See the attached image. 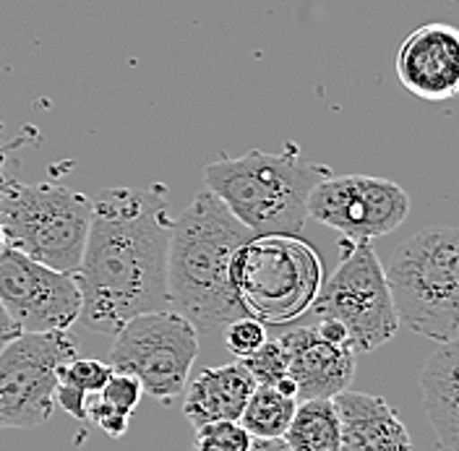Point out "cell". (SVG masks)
Wrapping results in <instances>:
<instances>
[{
    "mask_svg": "<svg viewBox=\"0 0 459 451\" xmlns=\"http://www.w3.org/2000/svg\"><path fill=\"white\" fill-rule=\"evenodd\" d=\"M251 451H290L282 438H254Z\"/></svg>",
    "mask_w": 459,
    "mask_h": 451,
    "instance_id": "26",
    "label": "cell"
},
{
    "mask_svg": "<svg viewBox=\"0 0 459 451\" xmlns=\"http://www.w3.org/2000/svg\"><path fill=\"white\" fill-rule=\"evenodd\" d=\"M240 363L248 368L258 386H274L282 395L298 399V386L287 373V355L280 339H266L254 355L243 358Z\"/></svg>",
    "mask_w": 459,
    "mask_h": 451,
    "instance_id": "21",
    "label": "cell"
},
{
    "mask_svg": "<svg viewBox=\"0 0 459 451\" xmlns=\"http://www.w3.org/2000/svg\"><path fill=\"white\" fill-rule=\"evenodd\" d=\"M254 238L212 191H201L172 220L168 248V303L186 316L199 334H222L246 316L235 300L230 269L235 251Z\"/></svg>",
    "mask_w": 459,
    "mask_h": 451,
    "instance_id": "2",
    "label": "cell"
},
{
    "mask_svg": "<svg viewBox=\"0 0 459 451\" xmlns=\"http://www.w3.org/2000/svg\"><path fill=\"white\" fill-rule=\"evenodd\" d=\"M222 339H225V347L230 350V355L243 360V358L254 355L269 337H266V326L261 321L251 318V316H240V318H235L232 324L225 326Z\"/></svg>",
    "mask_w": 459,
    "mask_h": 451,
    "instance_id": "23",
    "label": "cell"
},
{
    "mask_svg": "<svg viewBox=\"0 0 459 451\" xmlns=\"http://www.w3.org/2000/svg\"><path fill=\"white\" fill-rule=\"evenodd\" d=\"M91 198L53 183L0 180V232L5 248L74 274L84 258Z\"/></svg>",
    "mask_w": 459,
    "mask_h": 451,
    "instance_id": "6",
    "label": "cell"
},
{
    "mask_svg": "<svg viewBox=\"0 0 459 451\" xmlns=\"http://www.w3.org/2000/svg\"><path fill=\"white\" fill-rule=\"evenodd\" d=\"M230 282L246 316L264 326H287L314 308L324 264L300 235H254L235 251Z\"/></svg>",
    "mask_w": 459,
    "mask_h": 451,
    "instance_id": "4",
    "label": "cell"
},
{
    "mask_svg": "<svg viewBox=\"0 0 459 451\" xmlns=\"http://www.w3.org/2000/svg\"><path fill=\"white\" fill-rule=\"evenodd\" d=\"M290 451H340L342 421L334 399H303L282 436Z\"/></svg>",
    "mask_w": 459,
    "mask_h": 451,
    "instance_id": "17",
    "label": "cell"
},
{
    "mask_svg": "<svg viewBox=\"0 0 459 451\" xmlns=\"http://www.w3.org/2000/svg\"><path fill=\"white\" fill-rule=\"evenodd\" d=\"M142 396L143 386L136 376L113 370V376L108 378L102 392L86 399V421L102 428L110 438H120V436H126L131 415L136 412Z\"/></svg>",
    "mask_w": 459,
    "mask_h": 451,
    "instance_id": "18",
    "label": "cell"
},
{
    "mask_svg": "<svg viewBox=\"0 0 459 451\" xmlns=\"http://www.w3.org/2000/svg\"><path fill=\"white\" fill-rule=\"evenodd\" d=\"M316 329L321 332V337L329 339V342H334V344H350V334H347V329H344L340 321H334V318H318ZM350 347H352V344H350Z\"/></svg>",
    "mask_w": 459,
    "mask_h": 451,
    "instance_id": "24",
    "label": "cell"
},
{
    "mask_svg": "<svg viewBox=\"0 0 459 451\" xmlns=\"http://www.w3.org/2000/svg\"><path fill=\"white\" fill-rule=\"evenodd\" d=\"M79 358L71 332L22 334L0 352V428H37L56 410L57 370Z\"/></svg>",
    "mask_w": 459,
    "mask_h": 451,
    "instance_id": "9",
    "label": "cell"
},
{
    "mask_svg": "<svg viewBox=\"0 0 459 451\" xmlns=\"http://www.w3.org/2000/svg\"><path fill=\"white\" fill-rule=\"evenodd\" d=\"M199 355V332L178 310L165 308L131 318L110 350V366L142 381L143 395L170 404L186 392Z\"/></svg>",
    "mask_w": 459,
    "mask_h": 451,
    "instance_id": "8",
    "label": "cell"
},
{
    "mask_svg": "<svg viewBox=\"0 0 459 451\" xmlns=\"http://www.w3.org/2000/svg\"><path fill=\"white\" fill-rule=\"evenodd\" d=\"M420 395L444 449L459 451V339L441 344L420 370Z\"/></svg>",
    "mask_w": 459,
    "mask_h": 451,
    "instance_id": "16",
    "label": "cell"
},
{
    "mask_svg": "<svg viewBox=\"0 0 459 451\" xmlns=\"http://www.w3.org/2000/svg\"><path fill=\"white\" fill-rule=\"evenodd\" d=\"M113 366L91 358H74L57 370L56 404H60L71 418L86 421V399L108 384Z\"/></svg>",
    "mask_w": 459,
    "mask_h": 451,
    "instance_id": "19",
    "label": "cell"
},
{
    "mask_svg": "<svg viewBox=\"0 0 459 451\" xmlns=\"http://www.w3.org/2000/svg\"><path fill=\"white\" fill-rule=\"evenodd\" d=\"M168 191L105 188L91 198L84 258L74 272L82 290L79 321L97 334H117L142 313L170 308Z\"/></svg>",
    "mask_w": 459,
    "mask_h": 451,
    "instance_id": "1",
    "label": "cell"
},
{
    "mask_svg": "<svg viewBox=\"0 0 459 451\" xmlns=\"http://www.w3.org/2000/svg\"><path fill=\"white\" fill-rule=\"evenodd\" d=\"M332 169L306 160L298 143L269 154L251 149L243 157H220L204 168L206 191L254 235H300L308 220V196Z\"/></svg>",
    "mask_w": 459,
    "mask_h": 451,
    "instance_id": "3",
    "label": "cell"
},
{
    "mask_svg": "<svg viewBox=\"0 0 459 451\" xmlns=\"http://www.w3.org/2000/svg\"><path fill=\"white\" fill-rule=\"evenodd\" d=\"M256 386V378L240 360L204 368L186 386L183 415L194 428L220 421H240Z\"/></svg>",
    "mask_w": 459,
    "mask_h": 451,
    "instance_id": "14",
    "label": "cell"
},
{
    "mask_svg": "<svg viewBox=\"0 0 459 451\" xmlns=\"http://www.w3.org/2000/svg\"><path fill=\"white\" fill-rule=\"evenodd\" d=\"M394 71L418 100L449 102L459 94V27L429 22L402 39Z\"/></svg>",
    "mask_w": 459,
    "mask_h": 451,
    "instance_id": "12",
    "label": "cell"
},
{
    "mask_svg": "<svg viewBox=\"0 0 459 451\" xmlns=\"http://www.w3.org/2000/svg\"><path fill=\"white\" fill-rule=\"evenodd\" d=\"M410 196L400 183L373 175H329L308 196V217L344 240H376L407 220Z\"/></svg>",
    "mask_w": 459,
    "mask_h": 451,
    "instance_id": "10",
    "label": "cell"
},
{
    "mask_svg": "<svg viewBox=\"0 0 459 451\" xmlns=\"http://www.w3.org/2000/svg\"><path fill=\"white\" fill-rule=\"evenodd\" d=\"M311 310L318 318L340 321L355 352H371L394 339L400 316L386 269L371 240H342L340 266L329 280H324Z\"/></svg>",
    "mask_w": 459,
    "mask_h": 451,
    "instance_id": "7",
    "label": "cell"
},
{
    "mask_svg": "<svg viewBox=\"0 0 459 451\" xmlns=\"http://www.w3.org/2000/svg\"><path fill=\"white\" fill-rule=\"evenodd\" d=\"M384 269L400 324L441 344L459 339V227L410 235Z\"/></svg>",
    "mask_w": 459,
    "mask_h": 451,
    "instance_id": "5",
    "label": "cell"
},
{
    "mask_svg": "<svg viewBox=\"0 0 459 451\" xmlns=\"http://www.w3.org/2000/svg\"><path fill=\"white\" fill-rule=\"evenodd\" d=\"M287 373L298 386V399H334L355 378V350L321 337L316 326H298L282 337Z\"/></svg>",
    "mask_w": 459,
    "mask_h": 451,
    "instance_id": "13",
    "label": "cell"
},
{
    "mask_svg": "<svg viewBox=\"0 0 459 451\" xmlns=\"http://www.w3.org/2000/svg\"><path fill=\"white\" fill-rule=\"evenodd\" d=\"M3 165H5V146L0 143V180L5 178V175H3Z\"/></svg>",
    "mask_w": 459,
    "mask_h": 451,
    "instance_id": "27",
    "label": "cell"
},
{
    "mask_svg": "<svg viewBox=\"0 0 459 451\" xmlns=\"http://www.w3.org/2000/svg\"><path fill=\"white\" fill-rule=\"evenodd\" d=\"M22 334H24V332L19 329V324L11 318V313H8V310H5V306L0 303V352H3V350H5V347L13 342V339L22 337Z\"/></svg>",
    "mask_w": 459,
    "mask_h": 451,
    "instance_id": "25",
    "label": "cell"
},
{
    "mask_svg": "<svg viewBox=\"0 0 459 451\" xmlns=\"http://www.w3.org/2000/svg\"><path fill=\"white\" fill-rule=\"evenodd\" d=\"M334 402L342 421L340 451H412V438L386 399L347 389Z\"/></svg>",
    "mask_w": 459,
    "mask_h": 451,
    "instance_id": "15",
    "label": "cell"
},
{
    "mask_svg": "<svg viewBox=\"0 0 459 451\" xmlns=\"http://www.w3.org/2000/svg\"><path fill=\"white\" fill-rule=\"evenodd\" d=\"M0 303L24 334L71 332L82 316V290L74 274L50 269L13 248H3Z\"/></svg>",
    "mask_w": 459,
    "mask_h": 451,
    "instance_id": "11",
    "label": "cell"
},
{
    "mask_svg": "<svg viewBox=\"0 0 459 451\" xmlns=\"http://www.w3.org/2000/svg\"><path fill=\"white\" fill-rule=\"evenodd\" d=\"M5 248V240H3V232H0V251Z\"/></svg>",
    "mask_w": 459,
    "mask_h": 451,
    "instance_id": "28",
    "label": "cell"
},
{
    "mask_svg": "<svg viewBox=\"0 0 459 451\" xmlns=\"http://www.w3.org/2000/svg\"><path fill=\"white\" fill-rule=\"evenodd\" d=\"M254 436L240 421H220L196 428V451H251Z\"/></svg>",
    "mask_w": 459,
    "mask_h": 451,
    "instance_id": "22",
    "label": "cell"
},
{
    "mask_svg": "<svg viewBox=\"0 0 459 451\" xmlns=\"http://www.w3.org/2000/svg\"><path fill=\"white\" fill-rule=\"evenodd\" d=\"M295 410H298L295 396L282 395L274 386H256V392L251 395L240 415V425L254 438H282L292 423Z\"/></svg>",
    "mask_w": 459,
    "mask_h": 451,
    "instance_id": "20",
    "label": "cell"
}]
</instances>
